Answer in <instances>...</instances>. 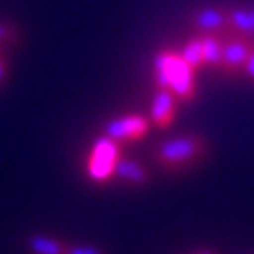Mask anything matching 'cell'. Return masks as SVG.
<instances>
[{
	"label": "cell",
	"instance_id": "5b68a950",
	"mask_svg": "<svg viewBox=\"0 0 254 254\" xmlns=\"http://www.w3.org/2000/svg\"><path fill=\"white\" fill-rule=\"evenodd\" d=\"M150 119L144 115H123V117H115L104 125V136L113 138L115 142H138L150 131Z\"/></svg>",
	"mask_w": 254,
	"mask_h": 254
},
{
	"label": "cell",
	"instance_id": "52a82bcc",
	"mask_svg": "<svg viewBox=\"0 0 254 254\" xmlns=\"http://www.w3.org/2000/svg\"><path fill=\"white\" fill-rule=\"evenodd\" d=\"M178 113V98L170 89H157L150 104V123L157 129H168Z\"/></svg>",
	"mask_w": 254,
	"mask_h": 254
},
{
	"label": "cell",
	"instance_id": "277c9868",
	"mask_svg": "<svg viewBox=\"0 0 254 254\" xmlns=\"http://www.w3.org/2000/svg\"><path fill=\"white\" fill-rule=\"evenodd\" d=\"M254 49V38L242 36V34H229L225 43V51H222V64L218 74L225 76L227 81H240L244 76V66L248 60L250 51Z\"/></svg>",
	"mask_w": 254,
	"mask_h": 254
},
{
	"label": "cell",
	"instance_id": "30bf717a",
	"mask_svg": "<svg viewBox=\"0 0 254 254\" xmlns=\"http://www.w3.org/2000/svg\"><path fill=\"white\" fill-rule=\"evenodd\" d=\"M229 30L233 34L254 38V9H244V6L229 9Z\"/></svg>",
	"mask_w": 254,
	"mask_h": 254
},
{
	"label": "cell",
	"instance_id": "5bb4252c",
	"mask_svg": "<svg viewBox=\"0 0 254 254\" xmlns=\"http://www.w3.org/2000/svg\"><path fill=\"white\" fill-rule=\"evenodd\" d=\"M66 254H106V250L98 248V246H68Z\"/></svg>",
	"mask_w": 254,
	"mask_h": 254
},
{
	"label": "cell",
	"instance_id": "8fae6325",
	"mask_svg": "<svg viewBox=\"0 0 254 254\" xmlns=\"http://www.w3.org/2000/svg\"><path fill=\"white\" fill-rule=\"evenodd\" d=\"M180 55L190 68L195 70H203L205 68V58H203V38L201 34H193L189 41L182 45L180 49Z\"/></svg>",
	"mask_w": 254,
	"mask_h": 254
},
{
	"label": "cell",
	"instance_id": "ac0fdd59",
	"mask_svg": "<svg viewBox=\"0 0 254 254\" xmlns=\"http://www.w3.org/2000/svg\"><path fill=\"white\" fill-rule=\"evenodd\" d=\"M0 51H4V49H2V47H0Z\"/></svg>",
	"mask_w": 254,
	"mask_h": 254
},
{
	"label": "cell",
	"instance_id": "8992f818",
	"mask_svg": "<svg viewBox=\"0 0 254 254\" xmlns=\"http://www.w3.org/2000/svg\"><path fill=\"white\" fill-rule=\"evenodd\" d=\"M193 34H229V9L227 6H199L189 15Z\"/></svg>",
	"mask_w": 254,
	"mask_h": 254
},
{
	"label": "cell",
	"instance_id": "3957f363",
	"mask_svg": "<svg viewBox=\"0 0 254 254\" xmlns=\"http://www.w3.org/2000/svg\"><path fill=\"white\" fill-rule=\"evenodd\" d=\"M121 157H123L121 142H115L108 136L98 138L95 144L91 146L89 159H87V174H89V178L93 182H100V185L115 178V170Z\"/></svg>",
	"mask_w": 254,
	"mask_h": 254
},
{
	"label": "cell",
	"instance_id": "9a60e30c",
	"mask_svg": "<svg viewBox=\"0 0 254 254\" xmlns=\"http://www.w3.org/2000/svg\"><path fill=\"white\" fill-rule=\"evenodd\" d=\"M244 76L254 85V49L250 51L248 60H246V66H244Z\"/></svg>",
	"mask_w": 254,
	"mask_h": 254
},
{
	"label": "cell",
	"instance_id": "ba28073f",
	"mask_svg": "<svg viewBox=\"0 0 254 254\" xmlns=\"http://www.w3.org/2000/svg\"><path fill=\"white\" fill-rule=\"evenodd\" d=\"M115 178L125 182V185H131V187L150 185V172L140 161H136V159H127V157L119 159L117 170H115Z\"/></svg>",
	"mask_w": 254,
	"mask_h": 254
},
{
	"label": "cell",
	"instance_id": "4fadbf2b",
	"mask_svg": "<svg viewBox=\"0 0 254 254\" xmlns=\"http://www.w3.org/2000/svg\"><path fill=\"white\" fill-rule=\"evenodd\" d=\"M21 41V28H17L15 23L0 21V47H15Z\"/></svg>",
	"mask_w": 254,
	"mask_h": 254
},
{
	"label": "cell",
	"instance_id": "7c38bea8",
	"mask_svg": "<svg viewBox=\"0 0 254 254\" xmlns=\"http://www.w3.org/2000/svg\"><path fill=\"white\" fill-rule=\"evenodd\" d=\"M28 248L32 254H66L68 244L55 240V237H47V235H30Z\"/></svg>",
	"mask_w": 254,
	"mask_h": 254
},
{
	"label": "cell",
	"instance_id": "7a4b0ae2",
	"mask_svg": "<svg viewBox=\"0 0 254 254\" xmlns=\"http://www.w3.org/2000/svg\"><path fill=\"white\" fill-rule=\"evenodd\" d=\"M210 153V142L201 133H185L161 142L157 146V163L163 170L180 172L187 168H193L199 161H203Z\"/></svg>",
	"mask_w": 254,
	"mask_h": 254
},
{
	"label": "cell",
	"instance_id": "2e32d148",
	"mask_svg": "<svg viewBox=\"0 0 254 254\" xmlns=\"http://www.w3.org/2000/svg\"><path fill=\"white\" fill-rule=\"evenodd\" d=\"M6 76H9V60H6L4 51H0V87L4 85Z\"/></svg>",
	"mask_w": 254,
	"mask_h": 254
},
{
	"label": "cell",
	"instance_id": "6da1fadb",
	"mask_svg": "<svg viewBox=\"0 0 254 254\" xmlns=\"http://www.w3.org/2000/svg\"><path fill=\"white\" fill-rule=\"evenodd\" d=\"M153 78L157 89H170L178 98V102H190L197 100V81L195 70L182 60L180 49L174 47H163L153 58Z\"/></svg>",
	"mask_w": 254,
	"mask_h": 254
},
{
	"label": "cell",
	"instance_id": "e0dca14e",
	"mask_svg": "<svg viewBox=\"0 0 254 254\" xmlns=\"http://www.w3.org/2000/svg\"><path fill=\"white\" fill-rule=\"evenodd\" d=\"M193 254H216V252H212V250H199V252H193Z\"/></svg>",
	"mask_w": 254,
	"mask_h": 254
},
{
	"label": "cell",
	"instance_id": "9c48e42d",
	"mask_svg": "<svg viewBox=\"0 0 254 254\" xmlns=\"http://www.w3.org/2000/svg\"><path fill=\"white\" fill-rule=\"evenodd\" d=\"M231 34V32H229ZM229 34H201L203 38V58H205V68L218 72L222 64V51H225V43Z\"/></svg>",
	"mask_w": 254,
	"mask_h": 254
}]
</instances>
